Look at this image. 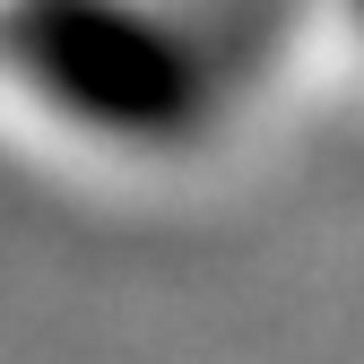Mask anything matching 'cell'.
<instances>
[{
	"mask_svg": "<svg viewBox=\"0 0 364 364\" xmlns=\"http://www.w3.org/2000/svg\"><path fill=\"white\" fill-rule=\"evenodd\" d=\"M243 61L208 0H0V122L70 165L165 173L217 148Z\"/></svg>",
	"mask_w": 364,
	"mask_h": 364,
	"instance_id": "1",
	"label": "cell"
},
{
	"mask_svg": "<svg viewBox=\"0 0 364 364\" xmlns=\"http://www.w3.org/2000/svg\"><path fill=\"white\" fill-rule=\"evenodd\" d=\"M330 9H338V26H347V35L364 43V0H330Z\"/></svg>",
	"mask_w": 364,
	"mask_h": 364,
	"instance_id": "2",
	"label": "cell"
}]
</instances>
